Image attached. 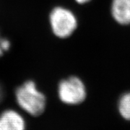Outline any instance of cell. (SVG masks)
<instances>
[{
    "mask_svg": "<svg viewBox=\"0 0 130 130\" xmlns=\"http://www.w3.org/2000/svg\"><path fill=\"white\" fill-rule=\"evenodd\" d=\"M15 95L19 106L32 116L41 115L45 109L46 98L32 81H28L19 87Z\"/></svg>",
    "mask_w": 130,
    "mask_h": 130,
    "instance_id": "1",
    "label": "cell"
},
{
    "mask_svg": "<svg viewBox=\"0 0 130 130\" xmlns=\"http://www.w3.org/2000/svg\"><path fill=\"white\" fill-rule=\"evenodd\" d=\"M4 97V93H3V89L2 88V86L0 85V102L2 101Z\"/></svg>",
    "mask_w": 130,
    "mask_h": 130,
    "instance_id": "9",
    "label": "cell"
},
{
    "mask_svg": "<svg viewBox=\"0 0 130 130\" xmlns=\"http://www.w3.org/2000/svg\"><path fill=\"white\" fill-rule=\"evenodd\" d=\"M50 23L52 30L57 37H70L77 27V20L70 9L58 7L51 11Z\"/></svg>",
    "mask_w": 130,
    "mask_h": 130,
    "instance_id": "2",
    "label": "cell"
},
{
    "mask_svg": "<svg viewBox=\"0 0 130 130\" xmlns=\"http://www.w3.org/2000/svg\"><path fill=\"white\" fill-rule=\"evenodd\" d=\"M2 53H3V51H2V49L1 48V46H0V56H2Z\"/></svg>",
    "mask_w": 130,
    "mask_h": 130,
    "instance_id": "10",
    "label": "cell"
},
{
    "mask_svg": "<svg viewBox=\"0 0 130 130\" xmlns=\"http://www.w3.org/2000/svg\"><path fill=\"white\" fill-rule=\"evenodd\" d=\"M118 111L121 116L130 121V91L122 94L118 101Z\"/></svg>",
    "mask_w": 130,
    "mask_h": 130,
    "instance_id": "6",
    "label": "cell"
},
{
    "mask_svg": "<svg viewBox=\"0 0 130 130\" xmlns=\"http://www.w3.org/2000/svg\"><path fill=\"white\" fill-rule=\"evenodd\" d=\"M0 46H1V48L2 49L3 51H7L9 48V46H10V43L7 39L1 38L0 39Z\"/></svg>",
    "mask_w": 130,
    "mask_h": 130,
    "instance_id": "7",
    "label": "cell"
},
{
    "mask_svg": "<svg viewBox=\"0 0 130 130\" xmlns=\"http://www.w3.org/2000/svg\"><path fill=\"white\" fill-rule=\"evenodd\" d=\"M111 14L114 21L120 25H130V0H112Z\"/></svg>",
    "mask_w": 130,
    "mask_h": 130,
    "instance_id": "4",
    "label": "cell"
},
{
    "mask_svg": "<svg viewBox=\"0 0 130 130\" xmlns=\"http://www.w3.org/2000/svg\"><path fill=\"white\" fill-rule=\"evenodd\" d=\"M78 4L80 5H83V4H86V3H88L89 2H90L91 0H75Z\"/></svg>",
    "mask_w": 130,
    "mask_h": 130,
    "instance_id": "8",
    "label": "cell"
},
{
    "mask_svg": "<svg viewBox=\"0 0 130 130\" xmlns=\"http://www.w3.org/2000/svg\"><path fill=\"white\" fill-rule=\"evenodd\" d=\"M58 93L61 101L68 105L80 104L87 97V90L85 84L82 79L75 76L61 81Z\"/></svg>",
    "mask_w": 130,
    "mask_h": 130,
    "instance_id": "3",
    "label": "cell"
},
{
    "mask_svg": "<svg viewBox=\"0 0 130 130\" xmlns=\"http://www.w3.org/2000/svg\"><path fill=\"white\" fill-rule=\"evenodd\" d=\"M23 118L18 112L7 110L0 115V130H25Z\"/></svg>",
    "mask_w": 130,
    "mask_h": 130,
    "instance_id": "5",
    "label": "cell"
}]
</instances>
